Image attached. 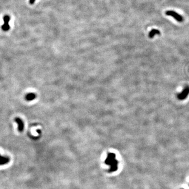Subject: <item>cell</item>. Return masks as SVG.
I'll return each instance as SVG.
<instances>
[{"instance_id":"cell-7","label":"cell","mask_w":189,"mask_h":189,"mask_svg":"<svg viewBox=\"0 0 189 189\" xmlns=\"http://www.w3.org/2000/svg\"><path fill=\"white\" fill-rule=\"evenodd\" d=\"M36 97V95L34 93H30L26 94L25 96V99L27 101H32L35 99Z\"/></svg>"},{"instance_id":"cell-8","label":"cell","mask_w":189,"mask_h":189,"mask_svg":"<svg viewBox=\"0 0 189 189\" xmlns=\"http://www.w3.org/2000/svg\"><path fill=\"white\" fill-rule=\"evenodd\" d=\"M160 32L159 30L156 29H153L152 30H151L150 33H149V36L150 38H152L154 36L156 35H160Z\"/></svg>"},{"instance_id":"cell-3","label":"cell","mask_w":189,"mask_h":189,"mask_svg":"<svg viewBox=\"0 0 189 189\" xmlns=\"http://www.w3.org/2000/svg\"><path fill=\"white\" fill-rule=\"evenodd\" d=\"M189 95V86H187L184 88L183 90L177 95V98L180 100L186 99Z\"/></svg>"},{"instance_id":"cell-10","label":"cell","mask_w":189,"mask_h":189,"mask_svg":"<svg viewBox=\"0 0 189 189\" xmlns=\"http://www.w3.org/2000/svg\"></svg>"},{"instance_id":"cell-6","label":"cell","mask_w":189,"mask_h":189,"mask_svg":"<svg viewBox=\"0 0 189 189\" xmlns=\"http://www.w3.org/2000/svg\"><path fill=\"white\" fill-rule=\"evenodd\" d=\"M10 161V158L8 156H2L0 154V165H4L7 164L9 163Z\"/></svg>"},{"instance_id":"cell-1","label":"cell","mask_w":189,"mask_h":189,"mask_svg":"<svg viewBox=\"0 0 189 189\" xmlns=\"http://www.w3.org/2000/svg\"><path fill=\"white\" fill-rule=\"evenodd\" d=\"M105 163L110 166L109 172L112 173L116 171L118 169V161L116 159V155L113 153H108Z\"/></svg>"},{"instance_id":"cell-5","label":"cell","mask_w":189,"mask_h":189,"mask_svg":"<svg viewBox=\"0 0 189 189\" xmlns=\"http://www.w3.org/2000/svg\"><path fill=\"white\" fill-rule=\"evenodd\" d=\"M4 24L2 26V29L4 31H7L10 29V26L8 24L10 20V17L8 16H5L4 17Z\"/></svg>"},{"instance_id":"cell-9","label":"cell","mask_w":189,"mask_h":189,"mask_svg":"<svg viewBox=\"0 0 189 189\" xmlns=\"http://www.w3.org/2000/svg\"><path fill=\"white\" fill-rule=\"evenodd\" d=\"M35 0H30V3H31V4H32V3H33L35 2Z\"/></svg>"},{"instance_id":"cell-4","label":"cell","mask_w":189,"mask_h":189,"mask_svg":"<svg viewBox=\"0 0 189 189\" xmlns=\"http://www.w3.org/2000/svg\"><path fill=\"white\" fill-rule=\"evenodd\" d=\"M15 121L16 124H17V125H18V130L20 132L23 131L24 129V122L23 120H22L21 118L17 117L15 119Z\"/></svg>"},{"instance_id":"cell-2","label":"cell","mask_w":189,"mask_h":189,"mask_svg":"<svg viewBox=\"0 0 189 189\" xmlns=\"http://www.w3.org/2000/svg\"><path fill=\"white\" fill-rule=\"evenodd\" d=\"M165 14L168 16H171L173 17L178 22H183V19L182 16L176 12L173 11H168L165 12Z\"/></svg>"}]
</instances>
